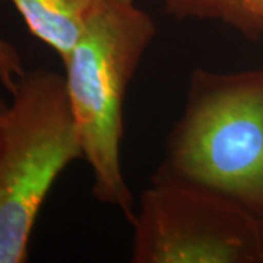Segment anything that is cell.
I'll list each match as a JSON object with an SVG mask.
<instances>
[{"label":"cell","mask_w":263,"mask_h":263,"mask_svg":"<svg viewBox=\"0 0 263 263\" xmlns=\"http://www.w3.org/2000/svg\"><path fill=\"white\" fill-rule=\"evenodd\" d=\"M157 35L136 0H103L65 63L67 95L92 195L130 221L135 199L122 168L123 108L127 89Z\"/></svg>","instance_id":"6da1fadb"},{"label":"cell","mask_w":263,"mask_h":263,"mask_svg":"<svg viewBox=\"0 0 263 263\" xmlns=\"http://www.w3.org/2000/svg\"><path fill=\"white\" fill-rule=\"evenodd\" d=\"M152 180L208 187L263 215V69H196Z\"/></svg>","instance_id":"7a4b0ae2"},{"label":"cell","mask_w":263,"mask_h":263,"mask_svg":"<svg viewBox=\"0 0 263 263\" xmlns=\"http://www.w3.org/2000/svg\"><path fill=\"white\" fill-rule=\"evenodd\" d=\"M10 94L0 120V263H22L48 192L82 148L65 76L34 69Z\"/></svg>","instance_id":"3957f363"},{"label":"cell","mask_w":263,"mask_h":263,"mask_svg":"<svg viewBox=\"0 0 263 263\" xmlns=\"http://www.w3.org/2000/svg\"><path fill=\"white\" fill-rule=\"evenodd\" d=\"M129 222L133 263L263 262V215L197 184L152 180Z\"/></svg>","instance_id":"277c9868"},{"label":"cell","mask_w":263,"mask_h":263,"mask_svg":"<svg viewBox=\"0 0 263 263\" xmlns=\"http://www.w3.org/2000/svg\"><path fill=\"white\" fill-rule=\"evenodd\" d=\"M29 32L53 48L65 63L103 0H8Z\"/></svg>","instance_id":"5b68a950"},{"label":"cell","mask_w":263,"mask_h":263,"mask_svg":"<svg viewBox=\"0 0 263 263\" xmlns=\"http://www.w3.org/2000/svg\"><path fill=\"white\" fill-rule=\"evenodd\" d=\"M164 12L179 21H218L247 40H259L263 28L254 16L259 0H161Z\"/></svg>","instance_id":"8992f818"},{"label":"cell","mask_w":263,"mask_h":263,"mask_svg":"<svg viewBox=\"0 0 263 263\" xmlns=\"http://www.w3.org/2000/svg\"><path fill=\"white\" fill-rule=\"evenodd\" d=\"M24 65L16 48L10 43L0 38V82L12 92L24 76Z\"/></svg>","instance_id":"52a82bcc"},{"label":"cell","mask_w":263,"mask_h":263,"mask_svg":"<svg viewBox=\"0 0 263 263\" xmlns=\"http://www.w3.org/2000/svg\"><path fill=\"white\" fill-rule=\"evenodd\" d=\"M254 16H256V19L259 21V24L263 27V0H259L256 5H254Z\"/></svg>","instance_id":"ba28073f"},{"label":"cell","mask_w":263,"mask_h":263,"mask_svg":"<svg viewBox=\"0 0 263 263\" xmlns=\"http://www.w3.org/2000/svg\"><path fill=\"white\" fill-rule=\"evenodd\" d=\"M6 110H8V104L0 98V120H2V117H3V114L6 113Z\"/></svg>","instance_id":"9c48e42d"}]
</instances>
